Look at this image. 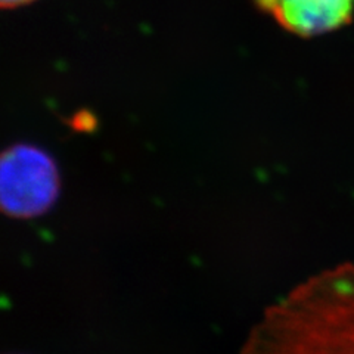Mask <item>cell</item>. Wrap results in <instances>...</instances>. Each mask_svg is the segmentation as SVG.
<instances>
[{
  "instance_id": "obj_1",
  "label": "cell",
  "mask_w": 354,
  "mask_h": 354,
  "mask_svg": "<svg viewBox=\"0 0 354 354\" xmlns=\"http://www.w3.org/2000/svg\"><path fill=\"white\" fill-rule=\"evenodd\" d=\"M238 354H354V263L295 285L264 310Z\"/></svg>"
},
{
  "instance_id": "obj_3",
  "label": "cell",
  "mask_w": 354,
  "mask_h": 354,
  "mask_svg": "<svg viewBox=\"0 0 354 354\" xmlns=\"http://www.w3.org/2000/svg\"><path fill=\"white\" fill-rule=\"evenodd\" d=\"M263 12L298 37H316L353 21L354 0H256Z\"/></svg>"
},
{
  "instance_id": "obj_2",
  "label": "cell",
  "mask_w": 354,
  "mask_h": 354,
  "mask_svg": "<svg viewBox=\"0 0 354 354\" xmlns=\"http://www.w3.org/2000/svg\"><path fill=\"white\" fill-rule=\"evenodd\" d=\"M59 189L57 165L43 151L18 145L0 153V212L35 217L55 203Z\"/></svg>"
},
{
  "instance_id": "obj_4",
  "label": "cell",
  "mask_w": 354,
  "mask_h": 354,
  "mask_svg": "<svg viewBox=\"0 0 354 354\" xmlns=\"http://www.w3.org/2000/svg\"><path fill=\"white\" fill-rule=\"evenodd\" d=\"M32 0H0V9H12L31 3Z\"/></svg>"
}]
</instances>
